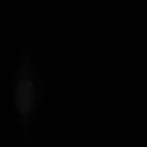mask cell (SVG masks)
<instances>
[{
  "mask_svg": "<svg viewBox=\"0 0 147 147\" xmlns=\"http://www.w3.org/2000/svg\"><path fill=\"white\" fill-rule=\"evenodd\" d=\"M34 104V88L30 81L20 80L15 88V105L19 113L28 114Z\"/></svg>",
  "mask_w": 147,
  "mask_h": 147,
  "instance_id": "obj_1",
  "label": "cell"
}]
</instances>
